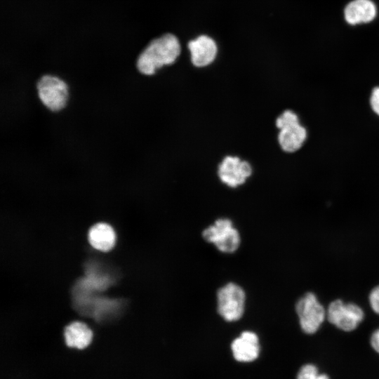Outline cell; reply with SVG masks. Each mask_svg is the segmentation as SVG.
Masks as SVG:
<instances>
[{
	"mask_svg": "<svg viewBox=\"0 0 379 379\" xmlns=\"http://www.w3.org/2000/svg\"><path fill=\"white\" fill-rule=\"evenodd\" d=\"M36 87L41 101L50 110L58 111L65 106L68 90L67 84L62 79L44 75L39 80Z\"/></svg>",
	"mask_w": 379,
	"mask_h": 379,
	"instance_id": "7",
	"label": "cell"
},
{
	"mask_svg": "<svg viewBox=\"0 0 379 379\" xmlns=\"http://www.w3.org/2000/svg\"><path fill=\"white\" fill-rule=\"evenodd\" d=\"M203 238L224 253H233L240 245V235L230 220L220 218L205 229Z\"/></svg>",
	"mask_w": 379,
	"mask_h": 379,
	"instance_id": "6",
	"label": "cell"
},
{
	"mask_svg": "<svg viewBox=\"0 0 379 379\" xmlns=\"http://www.w3.org/2000/svg\"><path fill=\"white\" fill-rule=\"evenodd\" d=\"M231 350L234 358L239 362H251L255 360L260 352L259 339L252 331H246L232 343Z\"/></svg>",
	"mask_w": 379,
	"mask_h": 379,
	"instance_id": "9",
	"label": "cell"
},
{
	"mask_svg": "<svg viewBox=\"0 0 379 379\" xmlns=\"http://www.w3.org/2000/svg\"><path fill=\"white\" fill-rule=\"evenodd\" d=\"M368 302L371 310L379 315V284L373 287L368 295Z\"/></svg>",
	"mask_w": 379,
	"mask_h": 379,
	"instance_id": "15",
	"label": "cell"
},
{
	"mask_svg": "<svg viewBox=\"0 0 379 379\" xmlns=\"http://www.w3.org/2000/svg\"><path fill=\"white\" fill-rule=\"evenodd\" d=\"M88 241L94 248L107 252L114 247L116 234L109 225L103 222L97 223L89 230Z\"/></svg>",
	"mask_w": 379,
	"mask_h": 379,
	"instance_id": "13",
	"label": "cell"
},
{
	"mask_svg": "<svg viewBox=\"0 0 379 379\" xmlns=\"http://www.w3.org/2000/svg\"><path fill=\"white\" fill-rule=\"evenodd\" d=\"M370 105L373 112L379 117V86L373 88L371 91Z\"/></svg>",
	"mask_w": 379,
	"mask_h": 379,
	"instance_id": "16",
	"label": "cell"
},
{
	"mask_svg": "<svg viewBox=\"0 0 379 379\" xmlns=\"http://www.w3.org/2000/svg\"><path fill=\"white\" fill-rule=\"evenodd\" d=\"M246 295L239 285L229 283L220 288L217 293L218 311L227 321L239 320L245 308Z\"/></svg>",
	"mask_w": 379,
	"mask_h": 379,
	"instance_id": "5",
	"label": "cell"
},
{
	"mask_svg": "<svg viewBox=\"0 0 379 379\" xmlns=\"http://www.w3.org/2000/svg\"><path fill=\"white\" fill-rule=\"evenodd\" d=\"M63 335L68 347L82 350L91 343L93 333L85 323L73 321L65 327Z\"/></svg>",
	"mask_w": 379,
	"mask_h": 379,
	"instance_id": "11",
	"label": "cell"
},
{
	"mask_svg": "<svg viewBox=\"0 0 379 379\" xmlns=\"http://www.w3.org/2000/svg\"><path fill=\"white\" fill-rule=\"evenodd\" d=\"M191 59L196 67H204L211 64L217 54V46L213 39L201 35L188 44Z\"/></svg>",
	"mask_w": 379,
	"mask_h": 379,
	"instance_id": "10",
	"label": "cell"
},
{
	"mask_svg": "<svg viewBox=\"0 0 379 379\" xmlns=\"http://www.w3.org/2000/svg\"><path fill=\"white\" fill-rule=\"evenodd\" d=\"M276 126L279 129L278 141L281 149L287 152L298 150L307 139L306 128L299 122L298 115L286 110L278 117Z\"/></svg>",
	"mask_w": 379,
	"mask_h": 379,
	"instance_id": "4",
	"label": "cell"
},
{
	"mask_svg": "<svg viewBox=\"0 0 379 379\" xmlns=\"http://www.w3.org/2000/svg\"><path fill=\"white\" fill-rule=\"evenodd\" d=\"M296 379H331V377L327 373L322 371L317 364L309 362L300 367Z\"/></svg>",
	"mask_w": 379,
	"mask_h": 379,
	"instance_id": "14",
	"label": "cell"
},
{
	"mask_svg": "<svg viewBox=\"0 0 379 379\" xmlns=\"http://www.w3.org/2000/svg\"><path fill=\"white\" fill-rule=\"evenodd\" d=\"M294 310L301 331L315 334L326 320V308L312 291H307L296 300Z\"/></svg>",
	"mask_w": 379,
	"mask_h": 379,
	"instance_id": "2",
	"label": "cell"
},
{
	"mask_svg": "<svg viewBox=\"0 0 379 379\" xmlns=\"http://www.w3.org/2000/svg\"><path fill=\"white\" fill-rule=\"evenodd\" d=\"M180 53L177 37L166 34L152 40L143 50L137 60V68L142 74L152 75L157 69L173 63Z\"/></svg>",
	"mask_w": 379,
	"mask_h": 379,
	"instance_id": "1",
	"label": "cell"
},
{
	"mask_svg": "<svg viewBox=\"0 0 379 379\" xmlns=\"http://www.w3.org/2000/svg\"><path fill=\"white\" fill-rule=\"evenodd\" d=\"M366 316L364 310L353 302L337 298L326 307V321L344 332L356 330Z\"/></svg>",
	"mask_w": 379,
	"mask_h": 379,
	"instance_id": "3",
	"label": "cell"
},
{
	"mask_svg": "<svg viewBox=\"0 0 379 379\" xmlns=\"http://www.w3.org/2000/svg\"><path fill=\"white\" fill-rule=\"evenodd\" d=\"M376 13L375 5L371 0H354L346 6L344 16L347 23L354 25L372 21Z\"/></svg>",
	"mask_w": 379,
	"mask_h": 379,
	"instance_id": "12",
	"label": "cell"
},
{
	"mask_svg": "<svg viewBox=\"0 0 379 379\" xmlns=\"http://www.w3.org/2000/svg\"><path fill=\"white\" fill-rule=\"evenodd\" d=\"M251 165L237 157H226L219 166L218 175L222 182L231 187L245 182L251 175Z\"/></svg>",
	"mask_w": 379,
	"mask_h": 379,
	"instance_id": "8",
	"label": "cell"
},
{
	"mask_svg": "<svg viewBox=\"0 0 379 379\" xmlns=\"http://www.w3.org/2000/svg\"><path fill=\"white\" fill-rule=\"evenodd\" d=\"M370 344L373 350L379 354V328L372 332L370 337Z\"/></svg>",
	"mask_w": 379,
	"mask_h": 379,
	"instance_id": "17",
	"label": "cell"
}]
</instances>
